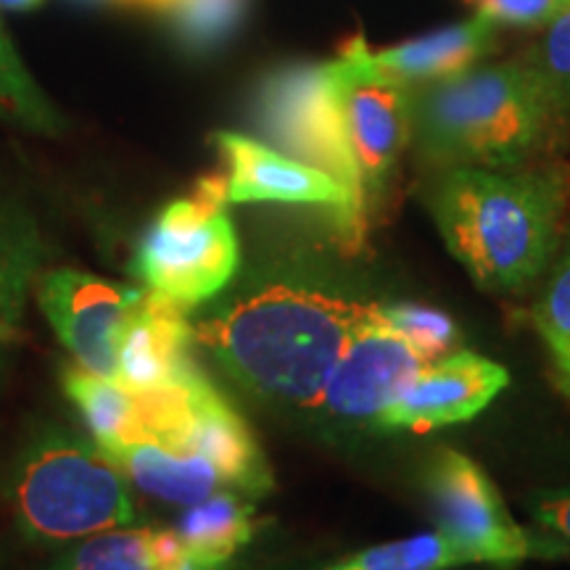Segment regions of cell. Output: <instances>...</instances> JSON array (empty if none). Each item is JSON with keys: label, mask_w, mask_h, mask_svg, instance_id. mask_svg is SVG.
<instances>
[{"label": "cell", "mask_w": 570, "mask_h": 570, "mask_svg": "<svg viewBox=\"0 0 570 570\" xmlns=\"http://www.w3.org/2000/svg\"><path fill=\"white\" fill-rule=\"evenodd\" d=\"M0 119L38 135H61L63 117L21 63L0 24Z\"/></svg>", "instance_id": "obj_22"}, {"label": "cell", "mask_w": 570, "mask_h": 570, "mask_svg": "<svg viewBox=\"0 0 570 570\" xmlns=\"http://www.w3.org/2000/svg\"><path fill=\"white\" fill-rule=\"evenodd\" d=\"M13 346H17V344H6V341H0V391H3L6 377H9V370H11V356H13Z\"/></svg>", "instance_id": "obj_29"}, {"label": "cell", "mask_w": 570, "mask_h": 570, "mask_svg": "<svg viewBox=\"0 0 570 570\" xmlns=\"http://www.w3.org/2000/svg\"><path fill=\"white\" fill-rule=\"evenodd\" d=\"M327 71L370 217L386 196L399 156L412 142V88L375 67L373 48L362 35L341 46Z\"/></svg>", "instance_id": "obj_8"}, {"label": "cell", "mask_w": 570, "mask_h": 570, "mask_svg": "<svg viewBox=\"0 0 570 570\" xmlns=\"http://www.w3.org/2000/svg\"><path fill=\"white\" fill-rule=\"evenodd\" d=\"M185 550L173 529H109L85 537L48 570H177Z\"/></svg>", "instance_id": "obj_19"}, {"label": "cell", "mask_w": 570, "mask_h": 570, "mask_svg": "<svg viewBox=\"0 0 570 570\" xmlns=\"http://www.w3.org/2000/svg\"><path fill=\"white\" fill-rule=\"evenodd\" d=\"M523 61L537 75L560 122L570 127V3L547 24L541 40L525 51Z\"/></svg>", "instance_id": "obj_25"}, {"label": "cell", "mask_w": 570, "mask_h": 570, "mask_svg": "<svg viewBox=\"0 0 570 570\" xmlns=\"http://www.w3.org/2000/svg\"><path fill=\"white\" fill-rule=\"evenodd\" d=\"M40 0H0V6L3 9H13V11H21V9H32V6H38Z\"/></svg>", "instance_id": "obj_30"}, {"label": "cell", "mask_w": 570, "mask_h": 570, "mask_svg": "<svg viewBox=\"0 0 570 570\" xmlns=\"http://www.w3.org/2000/svg\"><path fill=\"white\" fill-rule=\"evenodd\" d=\"M63 394L101 446L140 436L138 396L119 377L96 375L80 365L63 367Z\"/></svg>", "instance_id": "obj_20"}, {"label": "cell", "mask_w": 570, "mask_h": 570, "mask_svg": "<svg viewBox=\"0 0 570 570\" xmlns=\"http://www.w3.org/2000/svg\"><path fill=\"white\" fill-rule=\"evenodd\" d=\"M256 119L277 151L320 169L346 190L356 225L365 230V194L327 63L285 67L269 75L256 98Z\"/></svg>", "instance_id": "obj_7"}, {"label": "cell", "mask_w": 570, "mask_h": 570, "mask_svg": "<svg viewBox=\"0 0 570 570\" xmlns=\"http://www.w3.org/2000/svg\"><path fill=\"white\" fill-rule=\"evenodd\" d=\"M425 365L423 356L383 320L377 304V315L348 341L315 410L346 425L375 428L399 391Z\"/></svg>", "instance_id": "obj_11"}, {"label": "cell", "mask_w": 570, "mask_h": 570, "mask_svg": "<svg viewBox=\"0 0 570 570\" xmlns=\"http://www.w3.org/2000/svg\"><path fill=\"white\" fill-rule=\"evenodd\" d=\"M6 497L32 544H67L135 523L132 483L96 439L42 425L21 446Z\"/></svg>", "instance_id": "obj_4"}, {"label": "cell", "mask_w": 570, "mask_h": 570, "mask_svg": "<svg viewBox=\"0 0 570 570\" xmlns=\"http://www.w3.org/2000/svg\"><path fill=\"white\" fill-rule=\"evenodd\" d=\"M223 177H206L190 198L164 206L135 248L130 275L188 312L233 281L238 235L225 212Z\"/></svg>", "instance_id": "obj_5"}, {"label": "cell", "mask_w": 570, "mask_h": 570, "mask_svg": "<svg viewBox=\"0 0 570 570\" xmlns=\"http://www.w3.org/2000/svg\"><path fill=\"white\" fill-rule=\"evenodd\" d=\"M114 3H146V6H151V0H114Z\"/></svg>", "instance_id": "obj_32"}, {"label": "cell", "mask_w": 570, "mask_h": 570, "mask_svg": "<svg viewBox=\"0 0 570 570\" xmlns=\"http://www.w3.org/2000/svg\"><path fill=\"white\" fill-rule=\"evenodd\" d=\"M194 325L185 309L146 291L132 304L117 344V377L135 394L180 386L196 373Z\"/></svg>", "instance_id": "obj_13"}, {"label": "cell", "mask_w": 570, "mask_h": 570, "mask_svg": "<svg viewBox=\"0 0 570 570\" xmlns=\"http://www.w3.org/2000/svg\"><path fill=\"white\" fill-rule=\"evenodd\" d=\"M169 444L202 454L217 468L227 487L248 499L265 497L275 487L273 470L244 417L227 404V399L204 373H198L190 386L188 417Z\"/></svg>", "instance_id": "obj_14"}, {"label": "cell", "mask_w": 570, "mask_h": 570, "mask_svg": "<svg viewBox=\"0 0 570 570\" xmlns=\"http://www.w3.org/2000/svg\"><path fill=\"white\" fill-rule=\"evenodd\" d=\"M510 373L473 352L428 362L377 417V431H433L465 423L508 389Z\"/></svg>", "instance_id": "obj_12"}, {"label": "cell", "mask_w": 570, "mask_h": 570, "mask_svg": "<svg viewBox=\"0 0 570 570\" xmlns=\"http://www.w3.org/2000/svg\"><path fill=\"white\" fill-rule=\"evenodd\" d=\"M529 512L541 531L552 533L570 550V489L539 491L529 499Z\"/></svg>", "instance_id": "obj_28"}, {"label": "cell", "mask_w": 570, "mask_h": 570, "mask_svg": "<svg viewBox=\"0 0 570 570\" xmlns=\"http://www.w3.org/2000/svg\"><path fill=\"white\" fill-rule=\"evenodd\" d=\"M0 566H3V554H0Z\"/></svg>", "instance_id": "obj_33"}, {"label": "cell", "mask_w": 570, "mask_h": 570, "mask_svg": "<svg viewBox=\"0 0 570 570\" xmlns=\"http://www.w3.org/2000/svg\"><path fill=\"white\" fill-rule=\"evenodd\" d=\"M381 315L425 362L444 360L458 352L460 333L444 312L410 302L381 304Z\"/></svg>", "instance_id": "obj_26"}, {"label": "cell", "mask_w": 570, "mask_h": 570, "mask_svg": "<svg viewBox=\"0 0 570 570\" xmlns=\"http://www.w3.org/2000/svg\"><path fill=\"white\" fill-rule=\"evenodd\" d=\"M531 323L550 354L554 389L570 399V227L541 277Z\"/></svg>", "instance_id": "obj_21"}, {"label": "cell", "mask_w": 570, "mask_h": 570, "mask_svg": "<svg viewBox=\"0 0 570 570\" xmlns=\"http://www.w3.org/2000/svg\"><path fill=\"white\" fill-rule=\"evenodd\" d=\"M248 0H169L161 11L185 46L209 51L238 30Z\"/></svg>", "instance_id": "obj_24"}, {"label": "cell", "mask_w": 570, "mask_h": 570, "mask_svg": "<svg viewBox=\"0 0 570 570\" xmlns=\"http://www.w3.org/2000/svg\"><path fill=\"white\" fill-rule=\"evenodd\" d=\"M6 491H9V475L0 473V497H6Z\"/></svg>", "instance_id": "obj_31"}, {"label": "cell", "mask_w": 570, "mask_h": 570, "mask_svg": "<svg viewBox=\"0 0 570 570\" xmlns=\"http://www.w3.org/2000/svg\"><path fill=\"white\" fill-rule=\"evenodd\" d=\"M425 494L436 529L446 533L470 566L487 562L512 568L531 558H566L570 550L552 533H531L518 525L487 470L458 449H439L425 465Z\"/></svg>", "instance_id": "obj_6"}, {"label": "cell", "mask_w": 570, "mask_h": 570, "mask_svg": "<svg viewBox=\"0 0 570 570\" xmlns=\"http://www.w3.org/2000/svg\"><path fill=\"white\" fill-rule=\"evenodd\" d=\"M46 273V240L19 198L0 194V341L19 344L35 285Z\"/></svg>", "instance_id": "obj_17"}, {"label": "cell", "mask_w": 570, "mask_h": 570, "mask_svg": "<svg viewBox=\"0 0 570 570\" xmlns=\"http://www.w3.org/2000/svg\"><path fill=\"white\" fill-rule=\"evenodd\" d=\"M173 531L198 570H227L254 539V499L235 489H219L185 508Z\"/></svg>", "instance_id": "obj_18"}, {"label": "cell", "mask_w": 570, "mask_h": 570, "mask_svg": "<svg viewBox=\"0 0 570 570\" xmlns=\"http://www.w3.org/2000/svg\"><path fill=\"white\" fill-rule=\"evenodd\" d=\"M140 291L75 267H53L35 285V302L75 365L117 377V344Z\"/></svg>", "instance_id": "obj_9"}, {"label": "cell", "mask_w": 570, "mask_h": 570, "mask_svg": "<svg viewBox=\"0 0 570 570\" xmlns=\"http://www.w3.org/2000/svg\"><path fill=\"white\" fill-rule=\"evenodd\" d=\"M465 3L494 24L544 27L560 17L570 0H465Z\"/></svg>", "instance_id": "obj_27"}, {"label": "cell", "mask_w": 570, "mask_h": 570, "mask_svg": "<svg viewBox=\"0 0 570 570\" xmlns=\"http://www.w3.org/2000/svg\"><path fill=\"white\" fill-rule=\"evenodd\" d=\"M462 566H470L468 554L436 529L367 547L325 570H452Z\"/></svg>", "instance_id": "obj_23"}, {"label": "cell", "mask_w": 570, "mask_h": 570, "mask_svg": "<svg viewBox=\"0 0 570 570\" xmlns=\"http://www.w3.org/2000/svg\"><path fill=\"white\" fill-rule=\"evenodd\" d=\"M212 140L225 159L223 188L227 204L273 202L331 206L336 212L341 244L348 252L362 246L365 230L356 225L346 190L333 177L248 135L219 130L212 135Z\"/></svg>", "instance_id": "obj_10"}, {"label": "cell", "mask_w": 570, "mask_h": 570, "mask_svg": "<svg viewBox=\"0 0 570 570\" xmlns=\"http://www.w3.org/2000/svg\"><path fill=\"white\" fill-rule=\"evenodd\" d=\"M566 132L523 56L412 88L410 146L428 173L552 159Z\"/></svg>", "instance_id": "obj_3"}, {"label": "cell", "mask_w": 570, "mask_h": 570, "mask_svg": "<svg viewBox=\"0 0 570 570\" xmlns=\"http://www.w3.org/2000/svg\"><path fill=\"white\" fill-rule=\"evenodd\" d=\"M423 204L479 288L520 294L544 277L570 227V164L431 169Z\"/></svg>", "instance_id": "obj_2"}, {"label": "cell", "mask_w": 570, "mask_h": 570, "mask_svg": "<svg viewBox=\"0 0 570 570\" xmlns=\"http://www.w3.org/2000/svg\"><path fill=\"white\" fill-rule=\"evenodd\" d=\"M497 48V24L481 13L423 38L373 51V63L383 75L417 88L468 71Z\"/></svg>", "instance_id": "obj_16"}, {"label": "cell", "mask_w": 570, "mask_h": 570, "mask_svg": "<svg viewBox=\"0 0 570 570\" xmlns=\"http://www.w3.org/2000/svg\"><path fill=\"white\" fill-rule=\"evenodd\" d=\"M375 315L377 302L304 277H275L190 325L196 344L246 391L317 407L348 341Z\"/></svg>", "instance_id": "obj_1"}, {"label": "cell", "mask_w": 570, "mask_h": 570, "mask_svg": "<svg viewBox=\"0 0 570 570\" xmlns=\"http://www.w3.org/2000/svg\"><path fill=\"white\" fill-rule=\"evenodd\" d=\"M101 446V444H98ZM104 454L127 475L132 489L167 504H190L212 497L214 491L230 489L217 473V468L190 449L164 444V441L140 436L132 441L104 444Z\"/></svg>", "instance_id": "obj_15"}]
</instances>
